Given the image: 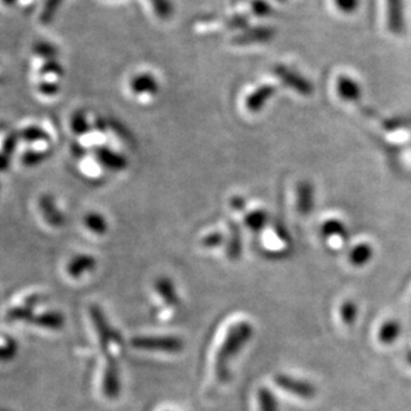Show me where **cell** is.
<instances>
[{
    "label": "cell",
    "mask_w": 411,
    "mask_h": 411,
    "mask_svg": "<svg viewBox=\"0 0 411 411\" xmlns=\"http://www.w3.org/2000/svg\"><path fill=\"white\" fill-rule=\"evenodd\" d=\"M252 334V325L246 320L237 322L230 329H227L215 358V372L221 381L228 379V366L231 360L250 342Z\"/></svg>",
    "instance_id": "6da1fadb"
},
{
    "label": "cell",
    "mask_w": 411,
    "mask_h": 411,
    "mask_svg": "<svg viewBox=\"0 0 411 411\" xmlns=\"http://www.w3.org/2000/svg\"><path fill=\"white\" fill-rule=\"evenodd\" d=\"M91 318H93V326L98 334L99 342L107 354V359L115 360L117 357L122 353V341L119 335L110 327L107 323L106 318L103 317L102 311L96 307H91Z\"/></svg>",
    "instance_id": "7a4b0ae2"
},
{
    "label": "cell",
    "mask_w": 411,
    "mask_h": 411,
    "mask_svg": "<svg viewBox=\"0 0 411 411\" xmlns=\"http://www.w3.org/2000/svg\"><path fill=\"white\" fill-rule=\"evenodd\" d=\"M131 345L138 350L171 354L183 350V341L178 337H135Z\"/></svg>",
    "instance_id": "3957f363"
},
{
    "label": "cell",
    "mask_w": 411,
    "mask_h": 411,
    "mask_svg": "<svg viewBox=\"0 0 411 411\" xmlns=\"http://www.w3.org/2000/svg\"><path fill=\"white\" fill-rule=\"evenodd\" d=\"M275 384L285 391L290 393L295 397L299 398L310 399L313 398L317 393L315 386L311 385L307 381H302V379H296L290 375H285V374H278L274 378Z\"/></svg>",
    "instance_id": "277c9868"
},
{
    "label": "cell",
    "mask_w": 411,
    "mask_h": 411,
    "mask_svg": "<svg viewBox=\"0 0 411 411\" xmlns=\"http://www.w3.org/2000/svg\"><path fill=\"white\" fill-rule=\"evenodd\" d=\"M322 235L327 244L337 252H339L345 246L348 237L345 226L338 219H330L325 222L322 226Z\"/></svg>",
    "instance_id": "5b68a950"
},
{
    "label": "cell",
    "mask_w": 411,
    "mask_h": 411,
    "mask_svg": "<svg viewBox=\"0 0 411 411\" xmlns=\"http://www.w3.org/2000/svg\"><path fill=\"white\" fill-rule=\"evenodd\" d=\"M275 75L278 77L279 79L282 80L286 86L292 87L294 91H296L301 95L308 96L313 93V86L308 80H306L304 77H301L299 74L294 72L292 70H289L287 67L277 66L274 68Z\"/></svg>",
    "instance_id": "8992f818"
},
{
    "label": "cell",
    "mask_w": 411,
    "mask_h": 411,
    "mask_svg": "<svg viewBox=\"0 0 411 411\" xmlns=\"http://www.w3.org/2000/svg\"><path fill=\"white\" fill-rule=\"evenodd\" d=\"M95 268H96L95 256L89 254H79L70 259L66 266V273L70 278L79 279L86 274L93 273Z\"/></svg>",
    "instance_id": "52a82bcc"
},
{
    "label": "cell",
    "mask_w": 411,
    "mask_h": 411,
    "mask_svg": "<svg viewBox=\"0 0 411 411\" xmlns=\"http://www.w3.org/2000/svg\"><path fill=\"white\" fill-rule=\"evenodd\" d=\"M95 158L100 163L102 167H105L110 171H123L129 166L126 157L107 147H98L95 150Z\"/></svg>",
    "instance_id": "ba28073f"
},
{
    "label": "cell",
    "mask_w": 411,
    "mask_h": 411,
    "mask_svg": "<svg viewBox=\"0 0 411 411\" xmlns=\"http://www.w3.org/2000/svg\"><path fill=\"white\" fill-rule=\"evenodd\" d=\"M39 210L44 222L51 227H62L66 223L65 214L59 210L51 195H43L39 200Z\"/></svg>",
    "instance_id": "9c48e42d"
},
{
    "label": "cell",
    "mask_w": 411,
    "mask_h": 411,
    "mask_svg": "<svg viewBox=\"0 0 411 411\" xmlns=\"http://www.w3.org/2000/svg\"><path fill=\"white\" fill-rule=\"evenodd\" d=\"M103 393L108 398H115L120 391L119 372L117 360L107 359L106 369L103 372V381H102Z\"/></svg>",
    "instance_id": "30bf717a"
},
{
    "label": "cell",
    "mask_w": 411,
    "mask_h": 411,
    "mask_svg": "<svg viewBox=\"0 0 411 411\" xmlns=\"http://www.w3.org/2000/svg\"><path fill=\"white\" fill-rule=\"evenodd\" d=\"M130 89L135 95H157L159 91V83L154 75L141 72L130 80Z\"/></svg>",
    "instance_id": "8fae6325"
},
{
    "label": "cell",
    "mask_w": 411,
    "mask_h": 411,
    "mask_svg": "<svg viewBox=\"0 0 411 411\" xmlns=\"http://www.w3.org/2000/svg\"><path fill=\"white\" fill-rule=\"evenodd\" d=\"M30 322L34 323V326L40 327V329L56 332V330H60L65 326L66 319H65L62 313L50 310V311H44L41 314H35Z\"/></svg>",
    "instance_id": "7c38bea8"
},
{
    "label": "cell",
    "mask_w": 411,
    "mask_h": 411,
    "mask_svg": "<svg viewBox=\"0 0 411 411\" xmlns=\"http://www.w3.org/2000/svg\"><path fill=\"white\" fill-rule=\"evenodd\" d=\"M275 93H277V89L274 86H268V84L256 89L254 93H250L246 98V108L252 114L259 112L266 106L268 99L273 98Z\"/></svg>",
    "instance_id": "4fadbf2b"
},
{
    "label": "cell",
    "mask_w": 411,
    "mask_h": 411,
    "mask_svg": "<svg viewBox=\"0 0 411 411\" xmlns=\"http://www.w3.org/2000/svg\"><path fill=\"white\" fill-rule=\"evenodd\" d=\"M337 91L345 102H358L362 96V89L358 81L347 75H341L338 78Z\"/></svg>",
    "instance_id": "5bb4252c"
},
{
    "label": "cell",
    "mask_w": 411,
    "mask_h": 411,
    "mask_svg": "<svg viewBox=\"0 0 411 411\" xmlns=\"http://www.w3.org/2000/svg\"><path fill=\"white\" fill-rule=\"evenodd\" d=\"M387 23L391 32H402L405 27L402 0H387Z\"/></svg>",
    "instance_id": "9a60e30c"
},
{
    "label": "cell",
    "mask_w": 411,
    "mask_h": 411,
    "mask_svg": "<svg viewBox=\"0 0 411 411\" xmlns=\"http://www.w3.org/2000/svg\"><path fill=\"white\" fill-rule=\"evenodd\" d=\"M84 227L93 235H106L108 231V222L106 218L99 212H87L83 218Z\"/></svg>",
    "instance_id": "2e32d148"
},
{
    "label": "cell",
    "mask_w": 411,
    "mask_h": 411,
    "mask_svg": "<svg viewBox=\"0 0 411 411\" xmlns=\"http://www.w3.org/2000/svg\"><path fill=\"white\" fill-rule=\"evenodd\" d=\"M372 255L374 252L369 243H359L348 252V261L355 267H362L372 261Z\"/></svg>",
    "instance_id": "e0dca14e"
},
{
    "label": "cell",
    "mask_w": 411,
    "mask_h": 411,
    "mask_svg": "<svg viewBox=\"0 0 411 411\" xmlns=\"http://www.w3.org/2000/svg\"><path fill=\"white\" fill-rule=\"evenodd\" d=\"M155 290L166 304H170V305L178 304V295H176V289L174 286L173 280L169 278L158 279L155 283Z\"/></svg>",
    "instance_id": "ac0fdd59"
},
{
    "label": "cell",
    "mask_w": 411,
    "mask_h": 411,
    "mask_svg": "<svg viewBox=\"0 0 411 411\" xmlns=\"http://www.w3.org/2000/svg\"><path fill=\"white\" fill-rule=\"evenodd\" d=\"M314 193H313V187L308 183H301L298 187V198H296V206L298 210L302 214H307L311 210L313 207V202H314Z\"/></svg>",
    "instance_id": "d6986e66"
},
{
    "label": "cell",
    "mask_w": 411,
    "mask_h": 411,
    "mask_svg": "<svg viewBox=\"0 0 411 411\" xmlns=\"http://www.w3.org/2000/svg\"><path fill=\"white\" fill-rule=\"evenodd\" d=\"M268 238L265 240L266 249H268L270 252H283L287 250L290 247V242L289 238L285 235L283 230H279L278 234L274 230H270L268 233Z\"/></svg>",
    "instance_id": "ffe728a7"
},
{
    "label": "cell",
    "mask_w": 411,
    "mask_h": 411,
    "mask_svg": "<svg viewBox=\"0 0 411 411\" xmlns=\"http://www.w3.org/2000/svg\"><path fill=\"white\" fill-rule=\"evenodd\" d=\"M400 334V323L397 320H387L379 329V341L385 345H390L398 339Z\"/></svg>",
    "instance_id": "44dd1931"
},
{
    "label": "cell",
    "mask_w": 411,
    "mask_h": 411,
    "mask_svg": "<svg viewBox=\"0 0 411 411\" xmlns=\"http://www.w3.org/2000/svg\"><path fill=\"white\" fill-rule=\"evenodd\" d=\"M62 77H63V67L56 59L47 60L43 63V66L40 67L39 79L59 81Z\"/></svg>",
    "instance_id": "7402d4cb"
},
{
    "label": "cell",
    "mask_w": 411,
    "mask_h": 411,
    "mask_svg": "<svg viewBox=\"0 0 411 411\" xmlns=\"http://www.w3.org/2000/svg\"><path fill=\"white\" fill-rule=\"evenodd\" d=\"M19 139L25 141L27 143H46L50 141V136L40 127L30 126L19 133Z\"/></svg>",
    "instance_id": "603a6c76"
},
{
    "label": "cell",
    "mask_w": 411,
    "mask_h": 411,
    "mask_svg": "<svg viewBox=\"0 0 411 411\" xmlns=\"http://www.w3.org/2000/svg\"><path fill=\"white\" fill-rule=\"evenodd\" d=\"M258 398V405L261 411H279L278 402L275 399V396L266 387H262L256 393Z\"/></svg>",
    "instance_id": "cb8c5ba5"
},
{
    "label": "cell",
    "mask_w": 411,
    "mask_h": 411,
    "mask_svg": "<svg viewBox=\"0 0 411 411\" xmlns=\"http://www.w3.org/2000/svg\"><path fill=\"white\" fill-rule=\"evenodd\" d=\"M65 0H46L40 13V22L43 25H50L55 19L56 13L59 11V8L62 7Z\"/></svg>",
    "instance_id": "d4e9b609"
},
{
    "label": "cell",
    "mask_w": 411,
    "mask_h": 411,
    "mask_svg": "<svg viewBox=\"0 0 411 411\" xmlns=\"http://www.w3.org/2000/svg\"><path fill=\"white\" fill-rule=\"evenodd\" d=\"M273 35V31L268 28H255L250 30L247 34L242 35L238 38V43L247 44V43H259V41H267Z\"/></svg>",
    "instance_id": "484cf974"
},
{
    "label": "cell",
    "mask_w": 411,
    "mask_h": 411,
    "mask_svg": "<svg viewBox=\"0 0 411 411\" xmlns=\"http://www.w3.org/2000/svg\"><path fill=\"white\" fill-rule=\"evenodd\" d=\"M244 222L252 231H261L267 225V214L263 210L249 212L244 218Z\"/></svg>",
    "instance_id": "4316f807"
},
{
    "label": "cell",
    "mask_w": 411,
    "mask_h": 411,
    "mask_svg": "<svg viewBox=\"0 0 411 411\" xmlns=\"http://www.w3.org/2000/svg\"><path fill=\"white\" fill-rule=\"evenodd\" d=\"M48 152L40 150H28L22 155V163L27 167H34L47 159Z\"/></svg>",
    "instance_id": "83f0119b"
},
{
    "label": "cell",
    "mask_w": 411,
    "mask_h": 411,
    "mask_svg": "<svg viewBox=\"0 0 411 411\" xmlns=\"http://www.w3.org/2000/svg\"><path fill=\"white\" fill-rule=\"evenodd\" d=\"M34 53H35V55L40 56V58L46 59V62H47V60L56 59V56L59 53V50L53 44H51V43H48V41H39V43L35 44Z\"/></svg>",
    "instance_id": "f1b7e54d"
},
{
    "label": "cell",
    "mask_w": 411,
    "mask_h": 411,
    "mask_svg": "<svg viewBox=\"0 0 411 411\" xmlns=\"http://www.w3.org/2000/svg\"><path fill=\"white\" fill-rule=\"evenodd\" d=\"M339 313H341L342 322L347 326H351L355 322L357 317H358V307L354 302L346 301V302H344V305L341 306Z\"/></svg>",
    "instance_id": "f546056e"
},
{
    "label": "cell",
    "mask_w": 411,
    "mask_h": 411,
    "mask_svg": "<svg viewBox=\"0 0 411 411\" xmlns=\"http://www.w3.org/2000/svg\"><path fill=\"white\" fill-rule=\"evenodd\" d=\"M150 1L157 16L160 19L167 20L173 16V4L170 0H150Z\"/></svg>",
    "instance_id": "4dcf8cb0"
},
{
    "label": "cell",
    "mask_w": 411,
    "mask_h": 411,
    "mask_svg": "<svg viewBox=\"0 0 411 411\" xmlns=\"http://www.w3.org/2000/svg\"><path fill=\"white\" fill-rule=\"evenodd\" d=\"M71 129L75 135H84L89 133L90 130V124L87 122V118L84 115V112L81 111H77L72 118H71Z\"/></svg>",
    "instance_id": "1f68e13d"
},
{
    "label": "cell",
    "mask_w": 411,
    "mask_h": 411,
    "mask_svg": "<svg viewBox=\"0 0 411 411\" xmlns=\"http://www.w3.org/2000/svg\"><path fill=\"white\" fill-rule=\"evenodd\" d=\"M18 346L11 338H4L0 341V360H10L16 355Z\"/></svg>",
    "instance_id": "d6a6232c"
},
{
    "label": "cell",
    "mask_w": 411,
    "mask_h": 411,
    "mask_svg": "<svg viewBox=\"0 0 411 411\" xmlns=\"http://www.w3.org/2000/svg\"><path fill=\"white\" fill-rule=\"evenodd\" d=\"M38 91L46 96H53L59 93V81L53 80L39 79L38 83Z\"/></svg>",
    "instance_id": "836d02e7"
},
{
    "label": "cell",
    "mask_w": 411,
    "mask_h": 411,
    "mask_svg": "<svg viewBox=\"0 0 411 411\" xmlns=\"http://www.w3.org/2000/svg\"><path fill=\"white\" fill-rule=\"evenodd\" d=\"M335 6L342 13H353L358 10L359 0H335Z\"/></svg>",
    "instance_id": "e575fe53"
},
{
    "label": "cell",
    "mask_w": 411,
    "mask_h": 411,
    "mask_svg": "<svg viewBox=\"0 0 411 411\" xmlns=\"http://www.w3.org/2000/svg\"><path fill=\"white\" fill-rule=\"evenodd\" d=\"M18 141H19V135H15L11 133L8 135L6 139H4V143H3V152H6L7 155H10L13 158V152L16 151V147H18Z\"/></svg>",
    "instance_id": "d590c367"
},
{
    "label": "cell",
    "mask_w": 411,
    "mask_h": 411,
    "mask_svg": "<svg viewBox=\"0 0 411 411\" xmlns=\"http://www.w3.org/2000/svg\"><path fill=\"white\" fill-rule=\"evenodd\" d=\"M252 11L258 16H267L273 13V7L265 0H254L252 1Z\"/></svg>",
    "instance_id": "8d00e7d4"
},
{
    "label": "cell",
    "mask_w": 411,
    "mask_h": 411,
    "mask_svg": "<svg viewBox=\"0 0 411 411\" xmlns=\"http://www.w3.org/2000/svg\"><path fill=\"white\" fill-rule=\"evenodd\" d=\"M223 235L219 234V233H214L207 235L206 238L203 239V246L207 247V249H214V247H218L223 243Z\"/></svg>",
    "instance_id": "74e56055"
},
{
    "label": "cell",
    "mask_w": 411,
    "mask_h": 411,
    "mask_svg": "<svg viewBox=\"0 0 411 411\" xmlns=\"http://www.w3.org/2000/svg\"><path fill=\"white\" fill-rule=\"evenodd\" d=\"M11 166V157L7 155L6 152L0 151V173H4L10 169Z\"/></svg>",
    "instance_id": "f35d334b"
},
{
    "label": "cell",
    "mask_w": 411,
    "mask_h": 411,
    "mask_svg": "<svg viewBox=\"0 0 411 411\" xmlns=\"http://www.w3.org/2000/svg\"><path fill=\"white\" fill-rule=\"evenodd\" d=\"M0 1H1L4 6H7V7H13V6H15L19 0H0Z\"/></svg>",
    "instance_id": "ab89813d"
},
{
    "label": "cell",
    "mask_w": 411,
    "mask_h": 411,
    "mask_svg": "<svg viewBox=\"0 0 411 411\" xmlns=\"http://www.w3.org/2000/svg\"><path fill=\"white\" fill-rule=\"evenodd\" d=\"M407 362H409V363H410L411 365V353H409V354H407Z\"/></svg>",
    "instance_id": "60d3db41"
},
{
    "label": "cell",
    "mask_w": 411,
    "mask_h": 411,
    "mask_svg": "<svg viewBox=\"0 0 411 411\" xmlns=\"http://www.w3.org/2000/svg\"><path fill=\"white\" fill-rule=\"evenodd\" d=\"M0 80H1V68H0Z\"/></svg>",
    "instance_id": "b9f144b4"
}]
</instances>
